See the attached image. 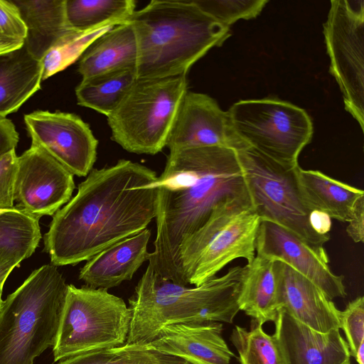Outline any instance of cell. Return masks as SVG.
<instances>
[{
	"label": "cell",
	"mask_w": 364,
	"mask_h": 364,
	"mask_svg": "<svg viewBox=\"0 0 364 364\" xmlns=\"http://www.w3.org/2000/svg\"><path fill=\"white\" fill-rule=\"evenodd\" d=\"M156 173L121 159L92 168L76 195L53 216L43 236L53 265H75L146 229L156 213Z\"/></svg>",
	"instance_id": "cell-1"
},
{
	"label": "cell",
	"mask_w": 364,
	"mask_h": 364,
	"mask_svg": "<svg viewBox=\"0 0 364 364\" xmlns=\"http://www.w3.org/2000/svg\"><path fill=\"white\" fill-rule=\"evenodd\" d=\"M166 166L178 189L155 187L156 235L148 261L159 275L182 285L178 262L182 241L202 227L219 205L252 201L234 149L208 146L172 151Z\"/></svg>",
	"instance_id": "cell-2"
},
{
	"label": "cell",
	"mask_w": 364,
	"mask_h": 364,
	"mask_svg": "<svg viewBox=\"0 0 364 364\" xmlns=\"http://www.w3.org/2000/svg\"><path fill=\"white\" fill-rule=\"evenodd\" d=\"M137 43V78L186 75L199 59L230 36L193 0H152L127 21Z\"/></svg>",
	"instance_id": "cell-3"
},
{
	"label": "cell",
	"mask_w": 364,
	"mask_h": 364,
	"mask_svg": "<svg viewBox=\"0 0 364 364\" xmlns=\"http://www.w3.org/2000/svg\"><path fill=\"white\" fill-rule=\"evenodd\" d=\"M245 267H231L200 286L188 287L159 275L149 263L129 299L132 311L127 343L151 342L166 325L216 321L232 323Z\"/></svg>",
	"instance_id": "cell-4"
},
{
	"label": "cell",
	"mask_w": 364,
	"mask_h": 364,
	"mask_svg": "<svg viewBox=\"0 0 364 364\" xmlns=\"http://www.w3.org/2000/svg\"><path fill=\"white\" fill-rule=\"evenodd\" d=\"M67 287L57 267L45 264L2 301L0 364H33L54 346Z\"/></svg>",
	"instance_id": "cell-5"
},
{
	"label": "cell",
	"mask_w": 364,
	"mask_h": 364,
	"mask_svg": "<svg viewBox=\"0 0 364 364\" xmlns=\"http://www.w3.org/2000/svg\"><path fill=\"white\" fill-rule=\"evenodd\" d=\"M259 222L251 203L236 201L217 206L178 247L182 285L200 286L236 259L250 263L255 257Z\"/></svg>",
	"instance_id": "cell-6"
},
{
	"label": "cell",
	"mask_w": 364,
	"mask_h": 364,
	"mask_svg": "<svg viewBox=\"0 0 364 364\" xmlns=\"http://www.w3.org/2000/svg\"><path fill=\"white\" fill-rule=\"evenodd\" d=\"M187 90L186 75L138 78L107 117L112 139L131 153L161 151Z\"/></svg>",
	"instance_id": "cell-7"
},
{
	"label": "cell",
	"mask_w": 364,
	"mask_h": 364,
	"mask_svg": "<svg viewBox=\"0 0 364 364\" xmlns=\"http://www.w3.org/2000/svg\"><path fill=\"white\" fill-rule=\"evenodd\" d=\"M131 320L130 308L107 289L68 284L53 361L125 345Z\"/></svg>",
	"instance_id": "cell-8"
},
{
	"label": "cell",
	"mask_w": 364,
	"mask_h": 364,
	"mask_svg": "<svg viewBox=\"0 0 364 364\" xmlns=\"http://www.w3.org/2000/svg\"><path fill=\"white\" fill-rule=\"evenodd\" d=\"M254 210L260 220L276 223L297 235L314 250L327 255L330 235L316 232L313 211L304 200L296 166H284L252 147L236 151Z\"/></svg>",
	"instance_id": "cell-9"
},
{
	"label": "cell",
	"mask_w": 364,
	"mask_h": 364,
	"mask_svg": "<svg viewBox=\"0 0 364 364\" xmlns=\"http://www.w3.org/2000/svg\"><path fill=\"white\" fill-rule=\"evenodd\" d=\"M236 134L249 146L287 166L310 143L313 124L306 112L277 99L240 100L228 111Z\"/></svg>",
	"instance_id": "cell-10"
},
{
	"label": "cell",
	"mask_w": 364,
	"mask_h": 364,
	"mask_svg": "<svg viewBox=\"0 0 364 364\" xmlns=\"http://www.w3.org/2000/svg\"><path fill=\"white\" fill-rule=\"evenodd\" d=\"M330 72L346 109L364 130V1L333 0L323 24Z\"/></svg>",
	"instance_id": "cell-11"
},
{
	"label": "cell",
	"mask_w": 364,
	"mask_h": 364,
	"mask_svg": "<svg viewBox=\"0 0 364 364\" xmlns=\"http://www.w3.org/2000/svg\"><path fill=\"white\" fill-rule=\"evenodd\" d=\"M31 144L39 146L73 176H86L97 158L98 141L79 116L37 110L24 115Z\"/></svg>",
	"instance_id": "cell-12"
},
{
	"label": "cell",
	"mask_w": 364,
	"mask_h": 364,
	"mask_svg": "<svg viewBox=\"0 0 364 364\" xmlns=\"http://www.w3.org/2000/svg\"><path fill=\"white\" fill-rule=\"evenodd\" d=\"M74 189L73 175L39 146L31 144L18 156L14 197L18 210L38 220L53 215Z\"/></svg>",
	"instance_id": "cell-13"
},
{
	"label": "cell",
	"mask_w": 364,
	"mask_h": 364,
	"mask_svg": "<svg viewBox=\"0 0 364 364\" xmlns=\"http://www.w3.org/2000/svg\"><path fill=\"white\" fill-rule=\"evenodd\" d=\"M170 151L220 146L237 151L249 146L235 132L228 112L203 93H185L167 138Z\"/></svg>",
	"instance_id": "cell-14"
},
{
	"label": "cell",
	"mask_w": 364,
	"mask_h": 364,
	"mask_svg": "<svg viewBox=\"0 0 364 364\" xmlns=\"http://www.w3.org/2000/svg\"><path fill=\"white\" fill-rule=\"evenodd\" d=\"M255 255L287 264L316 285L330 300L346 296L344 277L331 271L328 255L319 253L276 223L260 220Z\"/></svg>",
	"instance_id": "cell-15"
},
{
	"label": "cell",
	"mask_w": 364,
	"mask_h": 364,
	"mask_svg": "<svg viewBox=\"0 0 364 364\" xmlns=\"http://www.w3.org/2000/svg\"><path fill=\"white\" fill-rule=\"evenodd\" d=\"M273 322V336L284 364H350L349 348L340 330L318 332L283 309Z\"/></svg>",
	"instance_id": "cell-16"
},
{
	"label": "cell",
	"mask_w": 364,
	"mask_h": 364,
	"mask_svg": "<svg viewBox=\"0 0 364 364\" xmlns=\"http://www.w3.org/2000/svg\"><path fill=\"white\" fill-rule=\"evenodd\" d=\"M223 328V323L216 321L169 324L144 345L151 351L193 364H230L235 354L222 336Z\"/></svg>",
	"instance_id": "cell-17"
},
{
	"label": "cell",
	"mask_w": 364,
	"mask_h": 364,
	"mask_svg": "<svg viewBox=\"0 0 364 364\" xmlns=\"http://www.w3.org/2000/svg\"><path fill=\"white\" fill-rule=\"evenodd\" d=\"M274 265L279 309H284L298 321L321 333L341 329V311L332 300L287 264L274 260Z\"/></svg>",
	"instance_id": "cell-18"
},
{
	"label": "cell",
	"mask_w": 364,
	"mask_h": 364,
	"mask_svg": "<svg viewBox=\"0 0 364 364\" xmlns=\"http://www.w3.org/2000/svg\"><path fill=\"white\" fill-rule=\"evenodd\" d=\"M151 232L146 228L95 254L80 269L79 279L95 289H108L130 281L149 252Z\"/></svg>",
	"instance_id": "cell-19"
},
{
	"label": "cell",
	"mask_w": 364,
	"mask_h": 364,
	"mask_svg": "<svg viewBox=\"0 0 364 364\" xmlns=\"http://www.w3.org/2000/svg\"><path fill=\"white\" fill-rule=\"evenodd\" d=\"M137 43L132 26L117 24L97 38L80 58L78 73L87 79L121 70L136 68Z\"/></svg>",
	"instance_id": "cell-20"
},
{
	"label": "cell",
	"mask_w": 364,
	"mask_h": 364,
	"mask_svg": "<svg viewBox=\"0 0 364 364\" xmlns=\"http://www.w3.org/2000/svg\"><path fill=\"white\" fill-rule=\"evenodd\" d=\"M18 8L26 35L24 46L41 61L49 49L70 31L65 15V0H11Z\"/></svg>",
	"instance_id": "cell-21"
},
{
	"label": "cell",
	"mask_w": 364,
	"mask_h": 364,
	"mask_svg": "<svg viewBox=\"0 0 364 364\" xmlns=\"http://www.w3.org/2000/svg\"><path fill=\"white\" fill-rule=\"evenodd\" d=\"M237 304L240 310L261 325L274 321L279 309L274 260L255 255L245 266Z\"/></svg>",
	"instance_id": "cell-22"
},
{
	"label": "cell",
	"mask_w": 364,
	"mask_h": 364,
	"mask_svg": "<svg viewBox=\"0 0 364 364\" xmlns=\"http://www.w3.org/2000/svg\"><path fill=\"white\" fill-rule=\"evenodd\" d=\"M43 68L24 44L0 55V117L17 111L41 89Z\"/></svg>",
	"instance_id": "cell-23"
},
{
	"label": "cell",
	"mask_w": 364,
	"mask_h": 364,
	"mask_svg": "<svg viewBox=\"0 0 364 364\" xmlns=\"http://www.w3.org/2000/svg\"><path fill=\"white\" fill-rule=\"evenodd\" d=\"M302 196L312 210H318L331 218L348 222L356 200L364 195L358 189L316 170L296 169Z\"/></svg>",
	"instance_id": "cell-24"
},
{
	"label": "cell",
	"mask_w": 364,
	"mask_h": 364,
	"mask_svg": "<svg viewBox=\"0 0 364 364\" xmlns=\"http://www.w3.org/2000/svg\"><path fill=\"white\" fill-rule=\"evenodd\" d=\"M137 79L136 68L82 79L75 88L77 104L108 117Z\"/></svg>",
	"instance_id": "cell-25"
},
{
	"label": "cell",
	"mask_w": 364,
	"mask_h": 364,
	"mask_svg": "<svg viewBox=\"0 0 364 364\" xmlns=\"http://www.w3.org/2000/svg\"><path fill=\"white\" fill-rule=\"evenodd\" d=\"M135 8L134 0H65L68 23L80 31L124 23Z\"/></svg>",
	"instance_id": "cell-26"
},
{
	"label": "cell",
	"mask_w": 364,
	"mask_h": 364,
	"mask_svg": "<svg viewBox=\"0 0 364 364\" xmlns=\"http://www.w3.org/2000/svg\"><path fill=\"white\" fill-rule=\"evenodd\" d=\"M41 238L38 219L16 207L0 211V249L9 250L27 259L35 252Z\"/></svg>",
	"instance_id": "cell-27"
},
{
	"label": "cell",
	"mask_w": 364,
	"mask_h": 364,
	"mask_svg": "<svg viewBox=\"0 0 364 364\" xmlns=\"http://www.w3.org/2000/svg\"><path fill=\"white\" fill-rule=\"evenodd\" d=\"M230 341L240 364H284L273 335L266 333L262 325L253 319L250 330L235 326Z\"/></svg>",
	"instance_id": "cell-28"
},
{
	"label": "cell",
	"mask_w": 364,
	"mask_h": 364,
	"mask_svg": "<svg viewBox=\"0 0 364 364\" xmlns=\"http://www.w3.org/2000/svg\"><path fill=\"white\" fill-rule=\"evenodd\" d=\"M113 26H106L86 31L72 28L49 49L41 60L43 68L42 80L74 63L97 38Z\"/></svg>",
	"instance_id": "cell-29"
},
{
	"label": "cell",
	"mask_w": 364,
	"mask_h": 364,
	"mask_svg": "<svg viewBox=\"0 0 364 364\" xmlns=\"http://www.w3.org/2000/svg\"><path fill=\"white\" fill-rule=\"evenodd\" d=\"M168 357L148 350L144 344L126 343L120 347L70 356L57 364H169Z\"/></svg>",
	"instance_id": "cell-30"
},
{
	"label": "cell",
	"mask_w": 364,
	"mask_h": 364,
	"mask_svg": "<svg viewBox=\"0 0 364 364\" xmlns=\"http://www.w3.org/2000/svg\"><path fill=\"white\" fill-rule=\"evenodd\" d=\"M205 13L229 26L239 19L257 17L268 3L267 0H193Z\"/></svg>",
	"instance_id": "cell-31"
},
{
	"label": "cell",
	"mask_w": 364,
	"mask_h": 364,
	"mask_svg": "<svg viewBox=\"0 0 364 364\" xmlns=\"http://www.w3.org/2000/svg\"><path fill=\"white\" fill-rule=\"evenodd\" d=\"M341 328L347 338L350 355L355 357L364 344V297L358 296L350 301L340 314Z\"/></svg>",
	"instance_id": "cell-32"
},
{
	"label": "cell",
	"mask_w": 364,
	"mask_h": 364,
	"mask_svg": "<svg viewBox=\"0 0 364 364\" xmlns=\"http://www.w3.org/2000/svg\"><path fill=\"white\" fill-rule=\"evenodd\" d=\"M17 158L15 149L0 158V211L15 208L14 188Z\"/></svg>",
	"instance_id": "cell-33"
},
{
	"label": "cell",
	"mask_w": 364,
	"mask_h": 364,
	"mask_svg": "<svg viewBox=\"0 0 364 364\" xmlns=\"http://www.w3.org/2000/svg\"><path fill=\"white\" fill-rule=\"evenodd\" d=\"M26 28L11 0H0V36L24 40Z\"/></svg>",
	"instance_id": "cell-34"
},
{
	"label": "cell",
	"mask_w": 364,
	"mask_h": 364,
	"mask_svg": "<svg viewBox=\"0 0 364 364\" xmlns=\"http://www.w3.org/2000/svg\"><path fill=\"white\" fill-rule=\"evenodd\" d=\"M346 232L355 242L364 241V195L355 202L350 218Z\"/></svg>",
	"instance_id": "cell-35"
},
{
	"label": "cell",
	"mask_w": 364,
	"mask_h": 364,
	"mask_svg": "<svg viewBox=\"0 0 364 364\" xmlns=\"http://www.w3.org/2000/svg\"><path fill=\"white\" fill-rule=\"evenodd\" d=\"M18 139L19 135L14 123L6 117H0V158L14 150Z\"/></svg>",
	"instance_id": "cell-36"
},
{
	"label": "cell",
	"mask_w": 364,
	"mask_h": 364,
	"mask_svg": "<svg viewBox=\"0 0 364 364\" xmlns=\"http://www.w3.org/2000/svg\"><path fill=\"white\" fill-rule=\"evenodd\" d=\"M23 259L25 258L17 253L6 249H0V296L7 277Z\"/></svg>",
	"instance_id": "cell-37"
},
{
	"label": "cell",
	"mask_w": 364,
	"mask_h": 364,
	"mask_svg": "<svg viewBox=\"0 0 364 364\" xmlns=\"http://www.w3.org/2000/svg\"><path fill=\"white\" fill-rule=\"evenodd\" d=\"M331 218L323 212L313 210L310 216V222L314 230L320 235H328L331 230Z\"/></svg>",
	"instance_id": "cell-38"
},
{
	"label": "cell",
	"mask_w": 364,
	"mask_h": 364,
	"mask_svg": "<svg viewBox=\"0 0 364 364\" xmlns=\"http://www.w3.org/2000/svg\"><path fill=\"white\" fill-rule=\"evenodd\" d=\"M23 44L24 40L0 36V55L18 49Z\"/></svg>",
	"instance_id": "cell-39"
},
{
	"label": "cell",
	"mask_w": 364,
	"mask_h": 364,
	"mask_svg": "<svg viewBox=\"0 0 364 364\" xmlns=\"http://www.w3.org/2000/svg\"><path fill=\"white\" fill-rule=\"evenodd\" d=\"M354 358L358 364H364V344L360 346Z\"/></svg>",
	"instance_id": "cell-40"
},
{
	"label": "cell",
	"mask_w": 364,
	"mask_h": 364,
	"mask_svg": "<svg viewBox=\"0 0 364 364\" xmlns=\"http://www.w3.org/2000/svg\"><path fill=\"white\" fill-rule=\"evenodd\" d=\"M181 364H193V363H189V362H188V361H183V362L182 363H181Z\"/></svg>",
	"instance_id": "cell-41"
},
{
	"label": "cell",
	"mask_w": 364,
	"mask_h": 364,
	"mask_svg": "<svg viewBox=\"0 0 364 364\" xmlns=\"http://www.w3.org/2000/svg\"><path fill=\"white\" fill-rule=\"evenodd\" d=\"M3 300L1 299V296H0V307H1V303H2Z\"/></svg>",
	"instance_id": "cell-42"
}]
</instances>
